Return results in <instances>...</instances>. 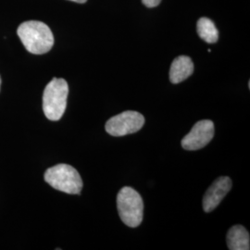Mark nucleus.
<instances>
[{"mask_svg": "<svg viewBox=\"0 0 250 250\" xmlns=\"http://www.w3.org/2000/svg\"><path fill=\"white\" fill-rule=\"evenodd\" d=\"M19 37L27 51L35 55L47 53L53 47L54 36L45 23L38 21L22 22L18 28Z\"/></svg>", "mask_w": 250, "mask_h": 250, "instance_id": "nucleus-1", "label": "nucleus"}, {"mask_svg": "<svg viewBox=\"0 0 250 250\" xmlns=\"http://www.w3.org/2000/svg\"><path fill=\"white\" fill-rule=\"evenodd\" d=\"M68 83L62 78H53L45 86L43 94V110L50 121H59L67 107Z\"/></svg>", "mask_w": 250, "mask_h": 250, "instance_id": "nucleus-2", "label": "nucleus"}, {"mask_svg": "<svg viewBox=\"0 0 250 250\" xmlns=\"http://www.w3.org/2000/svg\"><path fill=\"white\" fill-rule=\"evenodd\" d=\"M118 212L123 223L128 227H138L144 216L143 199L134 188H122L117 196Z\"/></svg>", "mask_w": 250, "mask_h": 250, "instance_id": "nucleus-3", "label": "nucleus"}, {"mask_svg": "<svg viewBox=\"0 0 250 250\" xmlns=\"http://www.w3.org/2000/svg\"><path fill=\"white\" fill-rule=\"evenodd\" d=\"M44 178L54 189L70 195H79L83 186L79 172L68 164H58L47 169Z\"/></svg>", "mask_w": 250, "mask_h": 250, "instance_id": "nucleus-4", "label": "nucleus"}, {"mask_svg": "<svg viewBox=\"0 0 250 250\" xmlns=\"http://www.w3.org/2000/svg\"><path fill=\"white\" fill-rule=\"evenodd\" d=\"M145 118L137 111L127 110L110 118L105 125L107 134L112 136H125L141 130Z\"/></svg>", "mask_w": 250, "mask_h": 250, "instance_id": "nucleus-5", "label": "nucleus"}, {"mask_svg": "<svg viewBox=\"0 0 250 250\" xmlns=\"http://www.w3.org/2000/svg\"><path fill=\"white\" fill-rule=\"evenodd\" d=\"M214 136V124L209 120H202L193 126L182 140L186 150H198L209 143Z\"/></svg>", "mask_w": 250, "mask_h": 250, "instance_id": "nucleus-6", "label": "nucleus"}, {"mask_svg": "<svg viewBox=\"0 0 250 250\" xmlns=\"http://www.w3.org/2000/svg\"><path fill=\"white\" fill-rule=\"evenodd\" d=\"M232 189V180L227 176L216 179L208 188L203 197V209L205 212H211L220 205L225 196Z\"/></svg>", "mask_w": 250, "mask_h": 250, "instance_id": "nucleus-7", "label": "nucleus"}, {"mask_svg": "<svg viewBox=\"0 0 250 250\" xmlns=\"http://www.w3.org/2000/svg\"><path fill=\"white\" fill-rule=\"evenodd\" d=\"M194 72V63L188 56L177 57L170 65V80L172 83H180L187 80Z\"/></svg>", "mask_w": 250, "mask_h": 250, "instance_id": "nucleus-8", "label": "nucleus"}, {"mask_svg": "<svg viewBox=\"0 0 250 250\" xmlns=\"http://www.w3.org/2000/svg\"><path fill=\"white\" fill-rule=\"evenodd\" d=\"M228 249L230 250H249L250 249V233L242 225H234L226 236Z\"/></svg>", "mask_w": 250, "mask_h": 250, "instance_id": "nucleus-9", "label": "nucleus"}, {"mask_svg": "<svg viewBox=\"0 0 250 250\" xmlns=\"http://www.w3.org/2000/svg\"><path fill=\"white\" fill-rule=\"evenodd\" d=\"M197 34L199 37L208 44H214L219 39V32L214 22L206 17L199 19L197 24Z\"/></svg>", "mask_w": 250, "mask_h": 250, "instance_id": "nucleus-10", "label": "nucleus"}, {"mask_svg": "<svg viewBox=\"0 0 250 250\" xmlns=\"http://www.w3.org/2000/svg\"><path fill=\"white\" fill-rule=\"evenodd\" d=\"M161 0H142V3L147 8H155L161 4Z\"/></svg>", "mask_w": 250, "mask_h": 250, "instance_id": "nucleus-11", "label": "nucleus"}, {"mask_svg": "<svg viewBox=\"0 0 250 250\" xmlns=\"http://www.w3.org/2000/svg\"><path fill=\"white\" fill-rule=\"evenodd\" d=\"M69 1H72V2H76V3L83 4V3H85L87 0H69Z\"/></svg>", "mask_w": 250, "mask_h": 250, "instance_id": "nucleus-12", "label": "nucleus"}, {"mask_svg": "<svg viewBox=\"0 0 250 250\" xmlns=\"http://www.w3.org/2000/svg\"><path fill=\"white\" fill-rule=\"evenodd\" d=\"M0 87H1V77H0Z\"/></svg>", "mask_w": 250, "mask_h": 250, "instance_id": "nucleus-13", "label": "nucleus"}]
</instances>
